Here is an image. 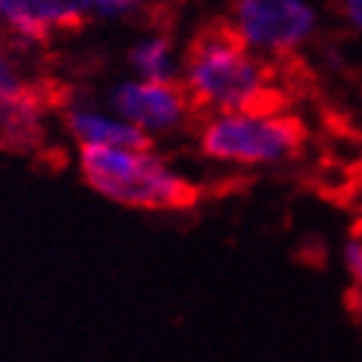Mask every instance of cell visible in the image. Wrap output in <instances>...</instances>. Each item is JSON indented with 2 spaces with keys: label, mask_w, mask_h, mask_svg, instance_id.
Listing matches in <instances>:
<instances>
[{
  "label": "cell",
  "mask_w": 362,
  "mask_h": 362,
  "mask_svg": "<svg viewBox=\"0 0 362 362\" xmlns=\"http://www.w3.org/2000/svg\"><path fill=\"white\" fill-rule=\"evenodd\" d=\"M201 153L218 165L265 168L292 159L303 144V127L268 106L209 112L197 133Z\"/></svg>",
  "instance_id": "3957f363"
},
{
  "label": "cell",
  "mask_w": 362,
  "mask_h": 362,
  "mask_svg": "<svg viewBox=\"0 0 362 362\" xmlns=\"http://www.w3.org/2000/svg\"><path fill=\"white\" fill-rule=\"evenodd\" d=\"M77 21L83 18H127L144 6V0H68Z\"/></svg>",
  "instance_id": "30bf717a"
},
{
  "label": "cell",
  "mask_w": 362,
  "mask_h": 362,
  "mask_svg": "<svg viewBox=\"0 0 362 362\" xmlns=\"http://www.w3.org/2000/svg\"><path fill=\"white\" fill-rule=\"evenodd\" d=\"M74 24L68 0H0V27L21 42H42Z\"/></svg>",
  "instance_id": "ba28073f"
},
{
  "label": "cell",
  "mask_w": 362,
  "mask_h": 362,
  "mask_svg": "<svg viewBox=\"0 0 362 362\" xmlns=\"http://www.w3.org/2000/svg\"><path fill=\"white\" fill-rule=\"evenodd\" d=\"M106 103L148 141L183 130L194 106L180 80H148L136 74L118 83Z\"/></svg>",
  "instance_id": "5b68a950"
},
{
  "label": "cell",
  "mask_w": 362,
  "mask_h": 362,
  "mask_svg": "<svg viewBox=\"0 0 362 362\" xmlns=\"http://www.w3.org/2000/svg\"><path fill=\"white\" fill-rule=\"evenodd\" d=\"M127 62L136 77H148V80H180V57L177 45L168 39L165 33H144L141 39L133 42Z\"/></svg>",
  "instance_id": "9c48e42d"
},
{
  "label": "cell",
  "mask_w": 362,
  "mask_h": 362,
  "mask_svg": "<svg viewBox=\"0 0 362 362\" xmlns=\"http://www.w3.org/2000/svg\"><path fill=\"white\" fill-rule=\"evenodd\" d=\"M345 18L362 33V0H345Z\"/></svg>",
  "instance_id": "7c38bea8"
},
{
  "label": "cell",
  "mask_w": 362,
  "mask_h": 362,
  "mask_svg": "<svg viewBox=\"0 0 362 362\" xmlns=\"http://www.w3.org/2000/svg\"><path fill=\"white\" fill-rule=\"evenodd\" d=\"M318 18L310 0H236L230 33L259 57H286L315 35Z\"/></svg>",
  "instance_id": "277c9868"
},
{
  "label": "cell",
  "mask_w": 362,
  "mask_h": 362,
  "mask_svg": "<svg viewBox=\"0 0 362 362\" xmlns=\"http://www.w3.org/2000/svg\"><path fill=\"white\" fill-rule=\"evenodd\" d=\"M47 121V103L35 92V86H27L12 95H0V148L18 153L42 148L50 127Z\"/></svg>",
  "instance_id": "8992f818"
},
{
  "label": "cell",
  "mask_w": 362,
  "mask_h": 362,
  "mask_svg": "<svg viewBox=\"0 0 362 362\" xmlns=\"http://www.w3.org/2000/svg\"><path fill=\"white\" fill-rule=\"evenodd\" d=\"M356 194L362 197V171H359V177H356Z\"/></svg>",
  "instance_id": "4fadbf2b"
},
{
  "label": "cell",
  "mask_w": 362,
  "mask_h": 362,
  "mask_svg": "<svg viewBox=\"0 0 362 362\" xmlns=\"http://www.w3.org/2000/svg\"><path fill=\"white\" fill-rule=\"evenodd\" d=\"M180 83L192 103L206 112L265 106L271 95V74L262 57L230 30H209L186 50Z\"/></svg>",
  "instance_id": "7a4b0ae2"
},
{
  "label": "cell",
  "mask_w": 362,
  "mask_h": 362,
  "mask_svg": "<svg viewBox=\"0 0 362 362\" xmlns=\"http://www.w3.org/2000/svg\"><path fill=\"white\" fill-rule=\"evenodd\" d=\"M65 133L74 139L80 151L86 148H115V144H136V141H148L139 136L136 127L127 124L110 103H71L65 115Z\"/></svg>",
  "instance_id": "52a82bcc"
},
{
  "label": "cell",
  "mask_w": 362,
  "mask_h": 362,
  "mask_svg": "<svg viewBox=\"0 0 362 362\" xmlns=\"http://www.w3.org/2000/svg\"><path fill=\"white\" fill-rule=\"evenodd\" d=\"M345 268H348L351 280L362 288V236H354L345 245Z\"/></svg>",
  "instance_id": "8fae6325"
},
{
  "label": "cell",
  "mask_w": 362,
  "mask_h": 362,
  "mask_svg": "<svg viewBox=\"0 0 362 362\" xmlns=\"http://www.w3.org/2000/svg\"><path fill=\"white\" fill-rule=\"evenodd\" d=\"M80 174L95 194L127 209L168 212L194 201L192 183L168 159L151 151V141L86 148L80 151Z\"/></svg>",
  "instance_id": "6da1fadb"
}]
</instances>
